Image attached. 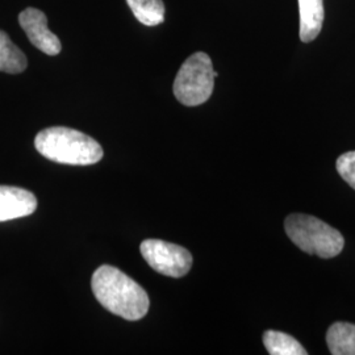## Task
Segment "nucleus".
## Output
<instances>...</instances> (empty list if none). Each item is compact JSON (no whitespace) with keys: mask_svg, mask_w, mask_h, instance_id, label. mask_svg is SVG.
<instances>
[{"mask_svg":"<svg viewBox=\"0 0 355 355\" xmlns=\"http://www.w3.org/2000/svg\"><path fill=\"white\" fill-rule=\"evenodd\" d=\"M92 292L101 304L119 318L137 321L149 311V296L137 282L114 266H101L92 275Z\"/></svg>","mask_w":355,"mask_h":355,"instance_id":"f257e3e1","label":"nucleus"},{"mask_svg":"<svg viewBox=\"0 0 355 355\" xmlns=\"http://www.w3.org/2000/svg\"><path fill=\"white\" fill-rule=\"evenodd\" d=\"M35 146L49 161L64 165H95L103 158L98 141L71 128L42 129L35 139Z\"/></svg>","mask_w":355,"mask_h":355,"instance_id":"f03ea898","label":"nucleus"},{"mask_svg":"<svg viewBox=\"0 0 355 355\" xmlns=\"http://www.w3.org/2000/svg\"><path fill=\"white\" fill-rule=\"evenodd\" d=\"M284 230L300 250L324 259L337 257L345 246L341 232L315 216L292 214L284 221Z\"/></svg>","mask_w":355,"mask_h":355,"instance_id":"7ed1b4c3","label":"nucleus"},{"mask_svg":"<svg viewBox=\"0 0 355 355\" xmlns=\"http://www.w3.org/2000/svg\"><path fill=\"white\" fill-rule=\"evenodd\" d=\"M217 76L208 54L193 53L180 66L174 80L173 91L178 102L187 107L207 102L214 92Z\"/></svg>","mask_w":355,"mask_h":355,"instance_id":"20e7f679","label":"nucleus"},{"mask_svg":"<svg viewBox=\"0 0 355 355\" xmlns=\"http://www.w3.org/2000/svg\"><path fill=\"white\" fill-rule=\"evenodd\" d=\"M140 250L148 265L166 277L182 278L192 266L190 252L175 243L162 240H145L141 243Z\"/></svg>","mask_w":355,"mask_h":355,"instance_id":"39448f33","label":"nucleus"},{"mask_svg":"<svg viewBox=\"0 0 355 355\" xmlns=\"http://www.w3.org/2000/svg\"><path fill=\"white\" fill-rule=\"evenodd\" d=\"M19 24L38 51L48 55H57L62 51L60 38L48 28V17L42 11L32 7L26 8L19 15Z\"/></svg>","mask_w":355,"mask_h":355,"instance_id":"423d86ee","label":"nucleus"},{"mask_svg":"<svg viewBox=\"0 0 355 355\" xmlns=\"http://www.w3.org/2000/svg\"><path fill=\"white\" fill-rule=\"evenodd\" d=\"M37 209V199L31 191L0 186V223L31 216Z\"/></svg>","mask_w":355,"mask_h":355,"instance_id":"0eeeda50","label":"nucleus"},{"mask_svg":"<svg viewBox=\"0 0 355 355\" xmlns=\"http://www.w3.org/2000/svg\"><path fill=\"white\" fill-rule=\"evenodd\" d=\"M300 40L312 42L318 38L324 23V0H299Z\"/></svg>","mask_w":355,"mask_h":355,"instance_id":"6e6552de","label":"nucleus"},{"mask_svg":"<svg viewBox=\"0 0 355 355\" xmlns=\"http://www.w3.org/2000/svg\"><path fill=\"white\" fill-rule=\"evenodd\" d=\"M327 345L330 354L355 355L354 324L334 322L327 331Z\"/></svg>","mask_w":355,"mask_h":355,"instance_id":"1a4fd4ad","label":"nucleus"},{"mask_svg":"<svg viewBox=\"0 0 355 355\" xmlns=\"http://www.w3.org/2000/svg\"><path fill=\"white\" fill-rule=\"evenodd\" d=\"M26 54L13 44L4 31H0V71L20 74L26 70Z\"/></svg>","mask_w":355,"mask_h":355,"instance_id":"9d476101","label":"nucleus"},{"mask_svg":"<svg viewBox=\"0 0 355 355\" xmlns=\"http://www.w3.org/2000/svg\"><path fill=\"white\" fill-rule=\"evenodd\" d=\"M263 345L271 355H306V350L300 343L290 334L267 330L263 333Z\"/></svg>","mask_w":355,"mask_h":355,"instance_id":"9b49d317","label":"nucleus"},{"mask_svg":"<svg viewBox=\"0 0 355 355\" xmlns=\"http://www.w3.org/2000/svg\"><path fill=\"white\" fill-rule=\"evenodd\" d=\"M127 3L144 26H159L165 21V4L162 0H127Z\"/></svg>","mask_w":355,"mask_h":355,"instance_id":"f8f14e48","label":"nucleus"},{"mask_svg":"<svg viewBox=\"0 0 355 355\" xmlns=\"http://www.w3.org/2000/svg\"><path fill=\"white\" fill-rule=\"evenodd\" d=\"M336 167L343 180L355 190V150L347 152L338 157Z\"/></svg>","mask_w":355,"mask_h":355,"instance_id":"ddd939ff","label":"nucleus"}]
</instances>
